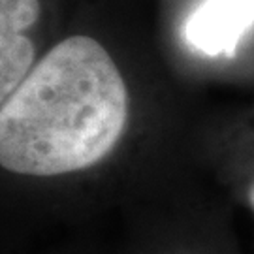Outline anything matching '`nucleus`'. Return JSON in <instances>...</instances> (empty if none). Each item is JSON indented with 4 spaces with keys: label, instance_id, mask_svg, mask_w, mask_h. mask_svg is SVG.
<instances>
[{
    "label": "nucleus",
    "instance_id": "obj_1",
    "mask_svg": "<svg viewBox=\"0 0 254 254\" xmlns=\"http://www.w3.org/2000/svg\"><path fill=\"white\" fill-rule=\"evenodd\" d=\"M128 89L106 47L70 36L34 64L0 108V168L55 177L102 162L123 136Z\"/></svg>",
    "mask_w": 254,
    "mask_h": 254
},
{
    "label": "nucleus",
    "instance_id": "obj_2",
    "mask_svg": "<svg viewBox=\"0 0 254 254\" xmlns=\"http://www.w3.org/2000/svg\"><path fill=\"white\" fill-rule=\"evenodd\" d=\"M254 27V0H201L185 27L187 42L207 57H232Z\"/></svg>",
    "mask_w": 254,
    "mask_h": 254
},
{
    "label": "nucleus",
    "instance_id": "obj_3",
    "mask_svg": "<svg viewBox=\"0 0 254 254\" xmlns=\"http://www.w3.org/2000/svg\"><path fill=\"white\" fill-rule=\"evenodd\" d=\"M40 19V0H0V108L34 68L28 28Z\"/></svg>",
    "mask_w": 254,
    "mask_h": 254
},
{
    "label": "nucleus",
    "instance_id": "obj_4",
    "mask_svg": "<svg viewBox=\"0 0 254 254\" xmlns=\"http://www.w3.org/2000/svg\"><path fill=\"white\" fill-rule=\"evenodd\" d=\"M249 198H251V203H253V207H254V185H253V189H251V194H249Z\"/></svg>",
    "mask_w": 254,
    "mask_h": 254
}]
</instances>
